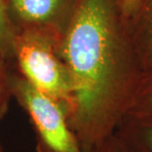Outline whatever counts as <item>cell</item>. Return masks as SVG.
Returning a JSON list of instances; mask_svg holds the SVG:
<instances>
[{"label":"cell","mask_w":152,"mask_h":152,"mask_svg":"<svg viewBox=\"0 0 152 152\" xmlns=\"http://www.w3.org/2000/svg\"><path fill=\"white\" fill-rule=\"evenodd\" d=\"M114 32L109 0H77L59 45L73 94L69 121L85 152L117 130L134 98L132 66Z\"/></svg>","instance_id":"6da1fadb"},{"label":"cell","mask_w":152,"mask_h":152,"mask_svg":"<svg viewBox=\"0 0 152 152\" xmlns=\"http://www.w3.org/2000/svg\"><path fill=\"white\" fill-rule=\"evenodd\" d=\"M62 38L50 32L14 30L10 59L13 68L30 84L73 111V94L67 67L60 56Z\"/></svg>","instance_id":"7a4b0ae2"},{"label":"cell","mask_w":152,"mask_h":152,"mask_svg":"<svg viewBox=\"0 0 152 152\" xmlns=\"http://www.w3.org/2000/svg\"><path fill=\"white\" fill-rule=\"evenodd\" d=\"M11 93L26 112L36 134V152H85L61 104L12 68Z\"/></svg>","instance_id":"3957f363"},{"label":"cell","mask_w":152,"mask_h":152,"mask_svg":"<svg viewBox=\"0 0 152 152\" xmlns=\"http://www.w3.org/2000/svg\"><path fill=\"white\" fill-rule=\"evenodd\" d=\"M77 0H7L9 19L14 30L31 29L63 37Z\"/></svg>","instance_id":"277c9868"},{"label":"cell","mask_w":152,"mask_h":152,"mask_svg":"<svg viewBox=\"0 0 152 152\" xmlns=\"http://www.w3.org/2000/svg\"><path fill=\"white\" fill-rule=\"evenodd\" d=\"M115 132L133 152H152V117L126 115Z\"/></svg>","instance_id":"5b68a950"},{"label":"cell","mask_w":152,"mask_h":152,"mask_svg":"<svg viewBox=\"0 0 152 152\" xmlns=\"http://www.w3.org/2000/svg\"><path fill=\"white\" fill-rule=\"evenodd\" d=\"M11 60L0 50V121L7 113L9 102L12 98L11 93V72L13 66Z\"/></svg>","instance_id":"8992f818"},{"label":"cell","mask_w":152,"mask_h":152,"mask_svg":"<svg viewBox=\"0 0 152 152\" xmlns=\"http://www.w3.org/2000/svg\"><path fill=\"white\" fill-rule=\"evenodd\" d=\"M127 115L152 117V81L136 92Z\"/></svg>","instance_id":"52a82bcc"},{"label":"cell","mask_w":152,"mask_h":152,"mask_svg":"<svg viewBox=\"0 0 152 152\" xmlns=\"http://www.w3.org/2000/svg\"><path fill=\"white\" fill-rule=\"evenodd\" d=\"M14 28L9 19L7 0H0V50L10 58Z\"/></svg>","instance_id":"ba28073f"},{"label":"cell","mask_w":152,"mask_h":152,"mask_svg":"<svg viewBox=\"0 0 152 152\" xmlns=\"http://www.w3.org/2000/svg\"><path fill=\"white\" fill-rule=\"evenodd\" d=\"M89 152H133L117 132L108 136Z\"/></svg>","instance_id":"9c48e42d"},{"label":"cell","mask_w":152,"mask_h":152,"mask_svg":"<svg viewBox=\"0 0 152 152\" xmlns=\"http://www.w3.org/2000/svg\"><path fill=\"white\" fill-rule=\"evenodd\" d=\"M120 1H121V6H123L124 10L126 11V13H129V12L133 11L137 7L140 0H120Z\"/></svg>","instance_id":"30bf717a"},{"label":"cell","mask_w":152,"mask_h":152,"mask_svg":"<svg viewBox=\"0 0 152 152\" xmlns=\"http://www.w3.org/2000/svg\"><path fill=\"white\" fill-rule=\"evenodd\" d=\"M146 60H147V62H149V63L152 62V38H151L150 44H149V45H148V48H147Z\"/></svg>","instance_id":"8fae6325"},{"label":"cell","mask_w":152,"mask_h":152,"mask_svg":"<svg viewBox=\"0 0 152 152\" xmlns=\"http://www.w3.org/2000/svg\"><path fill=\"white\" fill-rule=\"evenodd\" d=\"M0 152H5V150H4V148H3V146H2V144H1V142H0Z\"/></svg>","instance_id":"7c38bea8"}]
</instances>
